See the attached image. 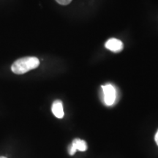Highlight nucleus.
Listing matches in <instances>:
<instances>
[{
  "label": "nucleus",
  "mask_w": 158,
  "mask_h": 158,
  "mask_svg": "<svg viewBox=\"0 0 158 158\" xmlns=\"http://www.w3.org/2000/svg\"><path fill=\"white\" fill-rule=\"evenodd\" d=\"M71 146L74 148L75 149L78 150L80 152H85L87 149V144H86V141L84 140L79 139V138H76L73 141Z\"/></svg>",
  "instance_id": "39448f33"
},
{
  "label": "nucleus",
  "mask_w": 158,
  "mask_h": 158,
  "mask_svg": "<svg viewBox=\"0 0 158 158\" xmlns=\"http://www.w3.org/2000/svg\"><path fill=\"white\" fill-rule=\"evenodd\" d=\"M106 48L113 52H119L124 48V45L121 40L116 38H110L108 40L105 45Z\"/></svg>",
  "instance_id": "7ed1b4c3"
},
{
  "label": "nucleus",
  "mask_w": 158,
  "mask_h": 158,
  "mask_svg": "<svg viewBox=\"0 0 158 158\" xmlns=\"http://www.w3.org/2000/svg\"><path fill=\"white\" fill-rule=\"evenodd\" d=\"M51 110L54 115L58 118H62L64 115V108H63V104L61 100H56L53 102Z\"/></svg>",
  "instance_id": "20e7f679"
},
{
  "label": "nucleus",
  "mask_w": 158,
  "mask_h": 158,
  "mask_svg": "<svg viewBox=\"0 0 158 158\" xmlns=\"http://www.w3.org/2000/svg\"><path fill=\"white\" fill-rule=\"evenodd\" d=\"M39 65L40 61L37 57L27 56L17 59L12 64L11 70L14 73L21 75L37 68Z\"/></svg>",
  "instance_id": "f257e3e1"
},
{
  "label": "nucleus",
  "mask_w": 158,
  "mask_h": 158,
  "mask_svg": "<svg viewBox=\"0 0 158 158\" xmlns=\"http://www.w3.org/2000/svg\"><path fill=\"white\" fill-rule=\"evenodd\" d=\"M103 92V100L105 104L110 106L114 104L116 99V91L113 85L108 84L102 86Z\"/></svg>",
  "instance_id": "f03ea898"
},
{
  "label": "nucleus",
  "mask_w": 158,
  "mask_h": 158,
  "mask_svg": "<svg viewBox=\"0 0 158 158\" xmlns=\"http://www.w3.org/2000/svg\"><path fill=\"white\" fill-rule=\"evenodd\" d=\"M155 141H156V143H157V146H158V130H157V133H156V135H155Z\"/></svg>",
  "instance_id": "0eeeda50"
},
{
  "label": "nucleus",
  "mask_w": 158,
  "mask_h": 158,
  "mask_svg": "<svg viewBox=\"0 0 158 158\" xmlns=\"http://www.w3.org/2000/svg\"><path fill=\"white\" fill-rule=\"evenodd\" d=\"M56 1L59 4H60V5H68V4H70L71 2H72V0H56Z\"/></svg>",
  "instance_id": "423d86ee"
},
{
  "label": "nucleus",
  "mask_w": 158,
  "mask_h": 158,
  "mask_svg": "<svg viewBox=\"0 0 158 158\" xmlns=\"http://www.w3.org/2000/svg\"><path fill=\"white\" fill-rule=\"evenodd\" d=\"M0 158H7V157H0Z\"/></svg>",
  "instance_id": "6e6552de"
}]
</instances>
